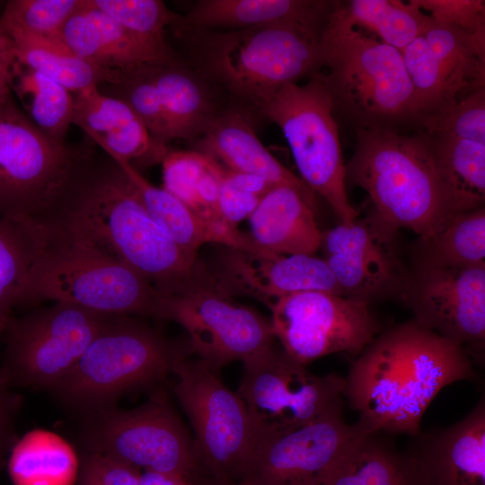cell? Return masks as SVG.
Returning a JSON list of instances; mask_svg holds the SVG:
<instances>
[{
  "instance_id": "obj_27",
  "label": "cell",
  "mask_w": 485,
  "mask_h": 485,
  "mask_svg": "<svg viewBox=\"0 0 485 485\" xmlns=\"http://www.w3.org/2000/svg\"><path fill=\"white\" fill-rule=\"evenodd\" d=\"M336 2L315 0H200L185 22L198 29L244 30L275 23L322 29Z\"/></svg>"
},
{
  "instance_id": "obj_23",
  "label": "cell",
  "mask_w": 485,
  "mask_h": 485,
  "mask_svg": "<svg viewBox=\"0 0 485 485\" xmlns=\"http://www.w3.org/2000/svg\"><path fill=\"white\" fill-rule=\"evenodd\" d=\"M315 207L313 191L286 185L272 187L248 218L250 237L266 252L314 255L322 240Z\"/></svg>"
},
{
  "instance_id": "obj_13",
  "label": "cell",
  "mask_w": 485,
  "mask_h": 485,
  "mask_svg": "<svg viewBox=\"0 0 485 485\" xmlns=\"http://www.w3.org/2000/svg\"><path fill=\"white\" fill-rule=\"evenodd\" d=\"M114 316L55 302L15 317L4 337L2 375L9 385L49 390Z\"/></svg>"
},
{
  "instance_id": "obj_26",
  "label": "cell",
  "mask_w": 485,
  "mask_h": 485,
  "mask_svg": "<svg viewBox=\"0 0 485 485\" xmlns=\"http://www.w3.org/2000/svg\"><path fill=\"white\" fill-rule=\"evenodd\" d=\"M60 38L75 54L105 70L172 61L151 49L88 0H84L66 22Z\"/></svg>"
},
{
  "instance_id": "obj_24",
  "label": "cell",
  "mask_w": 485,
  "mask_h": 485,
  "mask_svg": "<svg viewBox=\"0 0 485 485\" xmlns=\"http://www.w3.org/2000/svg\"><path fill=\"white\" fill-rule=\"evenodd\" d=\"M113 159V158H112ZM123 169L152 218L188 256L198 258L199 248L206 243H217L251 251L259 249L250 235L218 221L206 219L179 198L152 184L128 162L113 159Z\"/></svg>"
},
{
  "instance_id": "obj_19",
  "label": "cell",
  "mask_w": 485,
  "mask_h": 485,
  "mask_svg": "<svg viewBox=\"0 0 485 485\" xmlns=\"http://www.w3.org/2000/svg\"><path fill=\"white\" fill-rule=\"evenodd\" d=\"M204 267L207 289L230 299L251 297L267 307L285 295L305 291L344 295L326 260L315 255L221 246L214 260L204 262Z\"/></svg>"
},
{
  "instance_id": "obj_39",
  "label": "cell",
  "mask_w": 485,
  "mask_h": 485,
  "mask_svg": "<svg viewBox=\"0 0 485 485\" xmlns=\"http://www.w3.org/2000/svg\"><path fill=\"white\" fill-rule=\"evenodd\" d=\"M83 4L84 0H12L0 16V31L60 39L62 28Z\"/></svg>"
},
{
  "instance_id": "obj_31",
  "label": "cell",
  "mask_w": 485,
  "mask_h": 485,
  "mask_svg": "<svg viewBox=\"0 0 485 485\" xmlns=\"http://www.w3.org/2000/svg\"><path fill=\"white\" fill-rule=\"evenodd\" d=\"M6 35L13 42L19 63L49 77L73 94L106 84L113 71L102 69L80 57L61 38Z\"/></svg>"
},
{
  "instance_id": "obj_2",
  "label": "cell",
  "mask_w": 485,
  "mask_h": 485,
  "mask_svg": "<svg viewBox=\"0 0 485 485\" xmlns=\"http://www.w3.org/2000/svg\"><path fill=\"white\" fill-rule=\"evenodd\" d=\"M93 240L160 294L204 286L203 261L188 256L156 224L119 163L95 151L54 221Z\"/></svg>"
},
{
  "instance_id": "obj_14",
  "label": "cell",
  "mask_w": 485,
  "mask_h": 485,
  "mask_svg": "<svg viewBox=\"0 0 485 485\" xmlns=\"http://www.w3.org/2000/svg\"><path fill=\"white\" fill-rule=\"evenodd\" d=\"M155 317L181 325L188 335L190 356L196 355L218 371L274 347L269 318L211 290L159 293Z\"/></svg>"
},
{
  "instance_id": "obj_41",
  "label": "cell",
  "mask_w": 485,
  "mask_h": 485,
  "mask_svg": "<svg viewBox=\"0 0 485 485\" xmlns=\"http://www.w3.org/2000/svg\"><path fill=\"white\" fill-rule=\"evenodd\" d=\"M431 134L485 144V88L462 99L448 111L419 123Z\"/></svg>"
},
{
  "instance_id": "obj_9",
  "label": "cell",
  "mask_w": 485,
  "mask_h": 485,
  "mask_svg": "<svg viewBox=\"0 0 485 485\" xmlns=\"http://www.w3.org/2000/svg\"><path fill=\"white\" fill-rule=\"evenodd\" d=\"M219 372L188 355L172 371L175 395L195 433L198 475L236 483L249 472L257 433L244 401L224 384Z\"/></svg>"
},
{
  "instance_id": "obj_22",
  "label": "cell",
  "mask_w": 485,
  "mask_h": 485,
  "mask_svg": "<svg viewBox=\"0 0 485 485\" xmlns=\"http://www.w3.org/2000/svg\"><path fill=\"white\" fill-rule=\"evenodd\" d=\"M72 124L106 154L128 162L137 171L162 163L170 150L150 134L128 104L98 87L74 94Z\"/></svg>"
},
{
  "instance_id": "obj_33",
  "label": "cell",
  "mask_w": 485,
  "mask_h": 485,
  "mask_svg": "<svg viewBox=\"0 0 485 485\" xmlns=\"http://www.w3.org/2000/svg\"><path fill=\"white\" fill-rule=\"evenodd\" d=\"M161 163L165 190L200 216L221 222L216 202L225 167L197 150H169Z\"/></svg>"
},
{
  "instance_id": "obj_1",
  "label": "cell",
  "mask_w": 485,
  "mask_h": 485,
  "mask_svg": "<svg viewBox=\"0 0 485 485\" xmlns=\"http://www.w3.org/2000/svg\"><path fill=\"white\" fill-rule=\"evenodd\" d=\"M476 378L465 349L413 320L376 336L345 381V396L369 431L415 436L445 386Z\"/></svg>"
},
{
  "instance_id": "obj_4",
  "label": "cell",
  "mask_w": 485,
  "mask_h": 485,
  "mask_svg": "<svg viewBox=\"0 0 485 485\" xmlns=\"http://www.w3.org/2000/svg\"><path fill=\"white\" fill-rule=\"evenodd\" d=\"M159 292L85 235L63 225L41 230L19 305L53 300L113 315L154 316Z\"/></svg>"
},
{
  "instance_id": "obj_34",
  "label": "cell",
  "mask_w": 485,
  "mask_h": 485,
  "mask_svg": "<svg viewBox=\"0 0 485 485\" xmlns=\"http://www.w3.org/2000/svg\"><path fill=\"white\" fill-rule=\"evenodd\" d=\"M21 109L46 136L66 142L72 124L74 94L63 85L15 61L11 84Z\"/></svg>"
},
{
  "instance_id": "obj_32",
  "label": "cell",
  "mask_w": 485,
  "mask_h": 485,
  "mask_svg": "<svg viewBox=\"0 0 485 485\" xmlns=\"http://www.w3.org/2000/svg\"><path fill=\"white\" fill-rule=\"evenodd\" d=\"M413 265H485L484 206L453 216L428 237L412 244Z\"/></svg>"
},
{
  "instance_id": "obj_43",
  "label": "cell",
  "mask_w": 485,
  "mask_h": 485,
  "mask_svg": "<svg viewBox=\"0 0 485 485\" xmlns=\"http://www.w3.org/2000/svg\"><path fill=\"white\" fill-rule=\"evenodd\" d=\"M140 470L110 456L85 452L77 485H138Z\"/></svg>"
},
{
  "instance_id": "obj_25",
  "label": "cell",
  "mask_w": 485,
  "mask_h": 485,
  "mask_svg": "<svg viewBox=\"0 0 485 485\" xmlns=\"http://www.w3.org/2000/svg\"><path fill=\"white\" fill-rule=\"evenodd\" d=\"M197 148L225 169L261 177L272 187L286 185L313 191L268 151L245 116L237 110L217 113L197 139Z\"/></svg>"
},
{
  "instance_id": "obj_16",
  "label": "cell",
  "mask_w": 485,
  "mask_h": 485,
  "mask_svg": "<svg viewBox=\"0 0 485 485\" xmlns=\"http://www.w3.org/2000/svg\"><path fill=\"white\" fill-rule=\"evenodd\" d=\"M401 53L414 90L416 124L485 88V35H472L429 16L422 33Z\"/></svg>"
},
{
  "instance_id": "obj_10",
  "label": "cell",
  "mask_w": 485,
  "mask_h": 485,
  "mask_svg": "<svg viewBox=\"0 0 485 485\" xmlns=\"http://www.w3.org/2000/svg\"><path fill=\"white\" fill-rule=\"evenodd\" d=\"M260 110L282 130L301 180L326 200L340 224L355 220L358 211L348 201L335 104L324 75L283 86Z\"/></svg>"
},
{
  "instance_id": "obj_35",
  "label": "cell",
  "mask_w": 485,
  "mask_h": 485,
  "mask_svg": "<svg viewBox=\"0 0 485 485\" xmlns=\"http://www.w3.org/2000/svg\"><path fill=\"white\" fill-rule=\"evenodd\" d=\"M40 242L31 225L0 216V337L14 320V307Z\"/></svg>"
},
{
  "instance_id": "obj_28",
  "label": "cell",
  "mask_w": 485,
  "mask_h": 485,
  "mask_svg": "<svg viewBox=\"0 0 485 485\" xmlns=\"http://www.w3.org/2000/svg\"><path fill=\"white\" fill-rule=\"evenodd\" d=\"M322 485H418L406 453L381 432L363 429L339 452L322 475Z\"/></svg>"
},
{
  "instance_id": "obj_47",
  "label": "cell",
  "mask_w": 485,
  "mask_h": 485,
  "mask_svg": "<svg viewBox=\"0 0 485 485\" xmlns=\"http://www.w3.org/2000/svg\"><path fill=\"white\" fill-rule=\"evenodd\" d=\"M189 481L193 483L194 485H251L247 481H240L236 483L220 482L203 476L193 477L190 479Z\"/></svg>"
},
{
  "instance_id": "obj_46",
  "label": "cell",
  "mask_w": 485,
  "mask_h": 485,
  "mask_svg": "<svg viewBox=\"0 0 485 485\" xmlns=\"http://www.w3.org/2000/svg\"><path fill=\"white\" fill-rule=\"evenodd\" d=\"M187 482L188 480L180 475L144 471L140 472L138 485H186Z\"/></svg>"
},
{
  "instance_id": "obj_44",
  "label": "cell",
  "mask_w": 485,
  "mask_h": 485,
  "mask_svg": "<svg viewBox=\"0 0 485 485\" xmlns=\"http://www.w3.org/2000/svg\"><path fill=\"white\" fill-rule=\"evenodd\" d=\"M18 401L0 372V460L12 437V426Z\"/></svg>"
},
{
  "instance_id": "obj_36",
  "label": "cell",
  "mask_w": 485,
  "mask_h": 485,
  "mask_svg": "<svg viewBox=\"0 0 485 485\" xmlns=\"http://www.w3.org/2000/svg\"><path fill=\"white\" fill-rule=\"evenodd\" d=\"M344 6L356 27L400 51L422 33L429 19L413 0H352Z\"/></svg>"
},
{
  "instance_id": "obj_30",
  "label": "cell",
  "mask_w": 485,
  "mask_h": 485,
  "mask_svg": "<svg viewBox=\"0 0 485 485\" xmlns=\"http://www.w3.org/2000/svg\"><path fill=\"white\" fill-rule=\"evenodd\" d=\"M426 133L436 169L454 200L457 212L483 207L485 144Z\"/></svg>"
},
{
  "instance_id": "obj_11",
  "label": "cell",
  "mask_w": 485,
  "mask_h": 485,
  "mask_svg": "<svg viewBox=\"0 0 485 485\" xmlns=\"http://www.w3.org/2000/svg\"><path fill=\"white\" fill-rule=\"evenodd\" d=\"M242 364L237 394L247 407L257 440L341 417L345 381L340 375H314L275 347Z\"/></svg>"
},
{
  "instance_id": "obj_7",
  "label": "cell",
  "mask_w": 485,
  "mask_h": 485,
  "mask_svg": "<svg viewBox=\"0 0 485 485\" xmlns=\"http://www.w3.org/2000/svg\"><path fill=\"white\" fill-rule=\"evenodd\" d=\"M183 355L190 356L185 341L172 342L131 315H115L49 391L84 416L113 407L129 390L163 379Z\"/></svg>"
},
{
  "instance_id": "obj_17",
  "label": "cell",
  "mask_w": 485,
  "mask_h": 485,
  "mask_svg": "<svg viewBox=\"0 0 485 485\" xmlns=\"http://www.w3.org/2000/svg\"><path fill=\"white\" fill-rule=\"evenodd\" d=\"M325 260L345 296L371 303L400 298L409 270L399 229L374 208L350 224L322 233Z\"/></svg>"
},
{
  "instance_id": "obj_5",
  "label": "cell",
  "mask_w": 485,
  "mask_h": 485,
  "mask_svg": "<svg viewBox=\"0 0 485 485\" xmlns=\"http://www.w3.org/2000/svg\"><path fill=\"white\" fill-rule=\"evenodd\" d=\"M322 66L338 106L356 128L415 123V97L402 53L366 34L336 2L320 34Z\"/></svg>"
},
{
  "instance_id": "obj_15",
  "label": "cell",
  "mask_w": 485,
  "mask_h": 485,
  "mask_svg": "<svg viewBox=\"0 0 485 485\" xmlns=\"http://www.w3.org/2000/svg\"><path fill=\"white\" fill-rule=\"evenodd\" d=\"M269 308L275 338L303 365L333 353H360L381 329L369 303L327 292L287 295Z\"/></svg>"
},
{
  "instance_id": "obj_18",
  "label": "cell",
  "mask_w": 485,
  "mask_h": 485,
  "mask_svg": "<svg viewBox=\"0 0 485 485\" xmlns=\"http://www.w3.org/2000/svg\"><path fill=\"white\" fill-rule=\"evenodd\" d=\"M399 299L419 325L481 356L485 340V265H413Z\"/></svg>"
},
{
  "instance_id": "obj_12",
  "label": "cell",
  "mask_w": 485,
  "mask_h": 485,
  "mask_svg": "<svg viewBox=\"0 0 485 485\" xmlns=\"http://www.w3.org/2000/svg\"><path fill=\"white\" fill-rule=\"evenodd\" d=\"M81 439L85 452L110 456L138 470L187 480L198 473L194 441L163 393L133 410L110 407L84 415Z\"/></svg>"
},
{
  "instance_id": "obj_37",
  "label": "cell",
  "mask_w": 485,
  "mask_h": 485,
  "mask_svg": "<svg viewBox=\"0 0 485 485\" xmlns=\"http://www.w3.org/2000/svg\"><path fill=\"white\" fill-rule=\"evenodd\" d=\"M8 469L13 485H74L77 478V463L69 447L54 437L49 445H39L37 433L16 444Z\"/></svg>"
},
{
  "instance_id": "obj_42",
  "label": "cell",
  "mask_w": 485,
  "mask_h": 485,
  "mask_svg": "<svg viewBox=\"0 0 485 485\" xmlns=\"http://www.w3.org/2000/svg\"><path fill=\"white\" fill-rule=\"evenodd\" d=\"M433 20L472 35H485L483 0H413Z\"/></svg>"
},
{
  "instance_id": "obj_20",
  "label": "cell",
  "mask_w": 485,
  "mask_h": 485,
  "mask_svg": "<svg viewBox=\"0 0 485 485\" xmlns=\"http://www.w3.org/2000/svg\"><path fill=\"white\" fill-rule=\"evenodd\" d=\"M341 417L257 440L249 472L251 485H322V475L341 448L361 430Z\"/></svg>"
},
{
  "instance_id": "obj_6",
  "label": "cell",
  "mask_w": 485,
  "mask_h": 485,
  "mask_svg": "<svg viewBox=\"0 0 485 485\" xmlns=\"http://www.w3.org/2000/svg\"><path fill=\"white\" fill-rule=\"evenodd\" d=\"M93 150L43 134L13 94L1 102L0 216L38 229L48 226Z\"/></svg>"
},
{
  "instance_id": "obj_40",
  "label": "cell",
  "mask_w": 485,
  "mask_h": 485,
  "mask_svg": "<svg viewBox=\"0 0 485 485\" xmlns=\"http://www.w3.org/2000/svg\"><path fill=\"white\" fill-rule=\"evenodd\" d=\"M272 186L261 177L225 169L216 202L218 220L233 228L248 219Z\"/></svg>"
},
{
  "instance_id": "obj_48",
  "label": "cell",
  "mask_w": 485,
  "mask_h": 485,
  "mask_svg": "<svg viewBox=\"0 0 485 485\" xmlns=\"http://www.w3.org/2000/svg\"><path fill=\"white\" fill-rule=\"evenodd\" d=\"M186 485H194V484H193V483H191V482H190V481H188V482H187V484H186Z\"/></svg>"
},
{
  "instance_id": "obj_21",
  "label": "cell",
  "mask_w": 485,
  "mask_h": 485,
  "mask_svg": "<svg viewBox=\"0 0 485 485\" xmlns=\"http://www.w3.org/2000/svg\"><path fill=\"white\" fill-rule=\"evenodd\" d=\"M409 456L418 485H485V402L460 421L415 435Z\"/></svg>"
},
{
  "instance_id": "obj_8",
  "label": "cell",
  "mask_w": 485,
  "mask_h": 485,
  "mask_svg": "<svg viewBox=\"0 0 485 485\" xmlns=\"http://www.w3.org/2000/svg\"><path fill=\"white\" fill-rule=\"evenodd\" d=\"M318 29L275 23L217 34L207 66L234 94L260 108L283 86L322 67Z\"/></svg>"
},
{
  "instance_id": "obj_45",
  "label": "cell",
  "mask_w": 485,
  "mask_h": 485,
  "mask_svg": "<svg viewBox=\"0 0 485 485\" xmlns=\"http://www.w3.org/2000/svg\"><path fill=\"white\" fill-rule=\"evenodd\" d=\"M15 61L13 40L0 31V103L13 95L11 84Z\"/></svg>"
},
{
  "instance_id": "obj_38",
  "label": "cell",
  "mask_w": 485,
  "mask_h": 485,
  "mask_svg": "<svg viewBox=\"0 0 485 485\" xmlns=\"http://www.w3.org/2000/svg\"><path fill=\"white\" fill-rule=\"evenodd\" d=\"M167 60H174L164 31L181 18L160 0H88Z\"/></svg>"
},
{
  "instance_id": "obj_29",
  "label": "cell",
  "mask_w": 485,
  "mask_h": 485,
  "mask_svg": "<svg viewBox=\"0 0 485 485\" xmlns=\"http://www.w3.org/2000/svg\"><path fill=\"white\" fill-rule=\"evenodd\" d=\"M170 140L198 139L216 116L199 79L176 60L151 63Z\"/></svg>"
},
{
  "instance_id": "obj_3",
  "label": "cell",
  "mask_w": 485,
  "mask_h": 485,
  "mask_svg": "<svg viewBox=\"0 0 485 485\" xmlns=\"http://www.w3.org/2000/svg\"><path fill=\"white\" fill-rule=\"evenodd\" d=\"M356 129L346 179L367 192L381 216L424 238L460 214L423 129L413 134L392 127Z\"/></svg>"
}]
</instances>
